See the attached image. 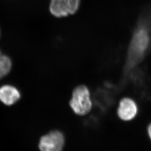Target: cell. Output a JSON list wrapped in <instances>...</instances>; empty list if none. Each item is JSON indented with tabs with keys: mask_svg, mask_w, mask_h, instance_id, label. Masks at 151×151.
<instances>
[{
	"mask_svg": "<svg viewBox=\"0 0 151 151\" xmlns=\"http://www.w3.org/2000/svg\"><path fill=\"white\" fill-rule=\"evenodd\" d=\"M69 104L76 114L85 116L90 113L93 107L90 92L84 86H80L73 90Z\"/></svg>",
	"mask_w": 151,
	"mask_h": 151,
	"instance_id": "6da1fadb",
	"label": "cell"
},
{
	"mask_svg": "<svg viewBox=\"0 0 151 151\" xmlns=\"http://www.w3.org/2000/svg\"><path fill=\"white\" fill-rule=\"evenodd\" d=\"M65 145V137L57 129L42 135L39 139L38 148L40 151H63Z\"/></svg>",
	"mask_w": 151,
	"mask_h": 151,
	"instance_id": "7a4b0ae2",
	"label": "cell"
},
{
	"mask_svg": "<svg viewBox=\"0 0 151 151\" xmlns=\"http://www.w3.org/2000/svg\"><path fill=\"white\" fill-rule=\"evenodd\" d=\"M80 0H51L50 11L57 17L73 14L78 9Z\"/></svg>",
	"mask_w": 151,
	"mask_h": 151,
	"instance_id": "3957f363",
	"label": "cell"
},
{
	"mask_svg": "<svg viewBox=\"0 0 151 151\" xmlns=\"http://www.w3.org/2000/svg\"><path fill=\"white\" fill-rule=\"evenodd\" d=\"M150 42V36L145 28H140L135 32L131 44V55L141 57L146 51Z\"/></svg>",
	"mask_w": 151,
	"mask_h": 151,
	"instance_id": "277c9868",
	"label": "cell"
},
{
	"mask_svg": "<svg viewBox=\"0 0 151 151\" xmlns=\"http://www.w3.org/2000/svg\"><path fill=\"white\" fill-rule=\"evenodd\" d=\"M138 111V106L134 100L129 98H124L119 102L117 108V114L121 120L128 122L135 118Z\"/></svg>",
	"mask_w": 151,
	"mask_h": 151,
	"instance_id": "5b68a950",
	"label": "cell"
},
{
	"mask_svg": "<svg viewBox=\"0 0 151 151\" xmlns=\"http://www.w3.org/2000/svg\"><path fill=\"white\" fill-rule=\"evenodd\" d=\"M20 98V94L18 90L13 86H4L0 88V101L5 105H13Z\"/></svg>",
	"mask_w": 151,
	"mask_h": 151,
	"instance_id": "8992f818",
	"label": "cell"
},
{
	"mask_svg": "<svg viewBox=\"0 0 151 151\" xmlns=\"http://www.w3.org/2000/svg\"><path fill=\"white\" fill-rule=\"evenodd\" d=\"M11 67L12 63L10 59L3 55L0 51V79L9 72Z\"/></svg>",
	"mask_w": 151,
	"mask_h": 151,
	"instance_id": "52a82bcc",
	"label": "cell"
},
{
	"mask_svg": "<svg viewBox=\"0 0 151 151\" xmlns=\"http://www.w3.org/2000/svg\"><path fill=\"white\" fill-rule=\"evenodd\" d=\"M147 129H148V134L149 137V138H150L151 141V123L149 125Z\"/></svg>",
	"mask_w": 151,
	"mask_h": 151,
	"instance_id": "ba28073f",
	"label": "cell"
}]
</instances>
